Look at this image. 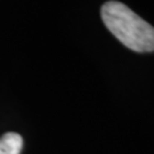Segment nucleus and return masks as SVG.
<instances>
[{
  "label": "nucleus",
  "instance_id": "obj_2",
  "mask_svg": "<svg viewBox=\"0 0 154 154\" xmlns=\"http://www.w3.org/2000/svg\"><path fill=\"white\" fill-rule=\"evenodd\" d=\"M22 146L23 139L16 132H7L0 137V154H20Z\"/></svg>",
  "mask_w": 154,
  "mask_h": 154
},
{
  "label": "nucleus",
  "instance_id": "obj_1",
  "mask_svg": "<svg viewBox=\"0 0 154 154\" xmlns=\"http://www.w3.org/2000/svg\"><path fill=\"white\" fill-rule=\"evenodd\" d=\"M105 26L127 48L137 53L154 51V28L120 1H107L100 8Z\"/></svg>",
  "mask_w": 154,
  "mask_h": 154
}]
</instances>
